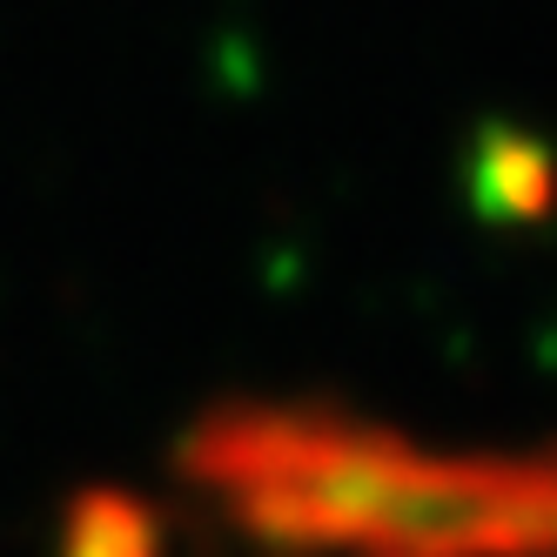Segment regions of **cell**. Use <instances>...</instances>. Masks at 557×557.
<instances>
[{"label":"cell","instance_id":"1","mask_svg":"<svg viewBox=\"0 0 557 557\" xmlns=\"http://www.w3.org/2000/svg\"><path fill=\"white\" fill-rule=\"evenodd\" d=\"M61 557H162L154 510L128 491H82L61 517Z\"/></svg>","mask_w":557,"mask_h":557}]
</instances>
